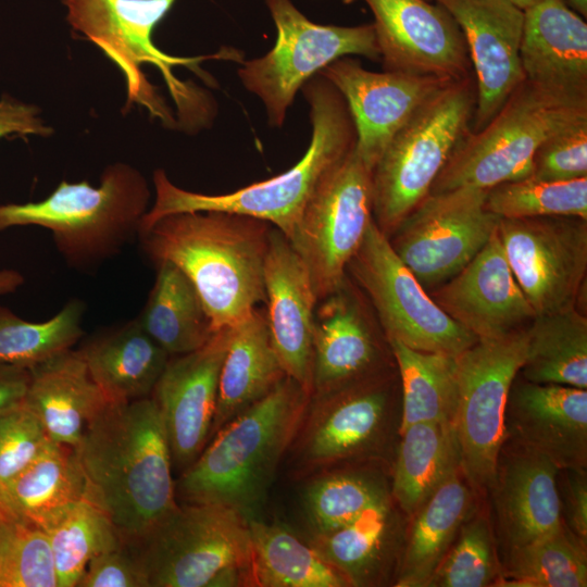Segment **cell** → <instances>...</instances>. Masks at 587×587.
Segmentation results:
<instances>
[{
    "label": "cell",
    "mask_w": 587,
    "mask_h": 587,
    "mask_svg": "<svg viewBox=\"0 0 587 587\" xmlns=\"http://www.w3.org/2000/svg\"><path fill=\"white\" fill-rule=\"evenodd\" d=\"M527 328L477 340L457 360V402L452 416L459 469L471 486L490 490L505 441L504 412L512 383L522 367Z\"/></svg>",
    "instance_id": "8fae6325"
},
{
    "label": "cell",
    "mask_w": 587,
    "mask_h": 587,
    "mask_svg": "<svg viewBox=\"0 0 587 587\" xmlns=\"http://www.w3.org/2000/svg\"><path fill=\"white\" fill-rule=\"evenodd\" d=\"M29 371L24 404L52 441L75 448L88 424L110 403L84 358L68 349Z\"/></svg>",
    "instance_id": "4316f807"
},
{
    "label": "cell",
    "mask_w": 587,
    "mask_h": 587,
    "mask_svg": "<svg viewBox=\"0 0 587 587\" xmlns=\"http://www.w3.org/2000/svg\"><path fill=\"white\" fill-rule=\"evenodd\" d=\"M29 378V369L0 362V415L23 403Z\"/></svg>",
    "instance_id": "f907efd6"
},
{
    "label": "cell",
    "mask_w": 587,
    "mask_h": 587,
    "mask_svg": "<svg viewBox=\"0 0 587 587\" xmlns=\"http://www.w3.org/2000/svg\"><path fill=\"white\" fill-rule=\"evenodd\" d=\"M24 283L23 275L15 270L0 271V296L14 292Z\"/></svg>",
    "instance_id": "816d5d0a"
},
{
    "label": "cell",
    "mask_w": 587,
    "mask_h": 587,
    "mask_svg": "<svg viewBox=\"0 0 587 587\" xmlns=\"http://www.w3.org/2000/svg\"><path fill=\"white\" fill-rule=\"evenodd\" d=\"M373 171L353 148L321 182L288 238L320 301L347 277L373 221Z\"/></svg>",
    "instance_id": "4fadbf2b"
},
{
    "label": "cell",
    "mask_w": 587,
    "mask_h": 587,
    "mask_svg": "<svg viewBox=\"0 0 587 587\" xmlns=\"http://www.w3.org/2000/svg\"><path fill=\"white\" fill-rule=\"evenodd\" d=\"M476 87L452 79L395 134L373 168V218L388 238L429 195L461 139L471 130Z\"/></svg>",
    "instance_id": "52a82bcc"
},
{
    "label": "cell",
    "mask_w": 587,
    "mask_h": 587,
    "mask_svg": "<svg viewBox=\"0 0 587 587\" xmlns=\"http://www.w3.org/2000/svg\"><path fill=\"white\" fill-rule=\"evenodd\" d=\"M392 398L389 369L311 397L288 449L294 470L311 473L374 450L388 429Z\"/></svg>",
    "instance_id": "9a60e30c"
},
{
    "label": "cell",
    "mask_w": 587,
    "mask_h": 587,
    "mask_svg": "<svg viewBox=\"0 0 587 587\" xmlns=\"http://www.w3.org/2000/svg\"><path fill=\"white\" fill-rule=\"evenodd\" d=\"M487 189L429 193L388 241L428 292L458 274L486 245L499 216L485 208Z\"/></svg>",
    "instance_id": "5bb4252c"
},
{
    "label": "cell",
    "mask_w": 587,
    "mask_h": 587,
    "mask_svg": "<svg viewBox=\"0 0 587 587\" xmlns=\"http://www.w3.org/2000/svg\"><path fill=\"white\" fill-rule=\"evenodd\" d=\"M390 498L385 480L371 471L334 472L308 485L303 503L313 534L339 528L367 508Z\"/></svg>",
    "instance_id": "60d3db41"
},
{
    "label": "cell",
    "mask_w": 587,
    "mask_h": 587,
    "mask_svg": "<svg viewBox=\"0 0 587 587\" xmlns=\"http://www.w3.org/2000/svg\"><path fill=\"white\" fill-rule=\"evenodd\" d=\"M519 375L534 383L587 389V317L578 307L534 317Z\"/></svg>",
    "instance_id": "e575fe53"
},
{
    "label": "cell",
    "mask_w": 587,
    "mask_h": 587,
    "mask_svg": "<svg viewBox=\"0 0 587 587\" xmlns=\"http://www.w3.org/2000/svg\"><path fill=\"white\" fill-rule=\"evenodd\" d=\"M51 439L23 403L0 415V487L25 469Z\"/></svg>",
    "instance_id": "f6af8a7d"
},
{
    "label": "cell",
    "mask_w": 587,
    "mask_h": 587,
    "mask_svg": "<svg viewBox=\"0 0 587 587\" xmlns=\"http://www.w3.org/2000/svg\"><path fill=\"white\" fill-rule=\"evenodd\" d=\"M58 587H76L88 563L124 540L105 511L87 496L47 530Z\"/></svg>",
    "instance_id": "f35d334b"
},
{
    "label": "cell",
    "mask_w": 587,
    "mask_h": 587,
    "mask_svg": "<svg viewBox=\"0 0 587 587\" xmlns=\"http://www.w3.org/2000/svg\"><path fill=\"white\" fill-rule=\"evenodd\" d=\"M319 302L313 322L312 397L388 369L385 335L367 299L348 275Z\"/></svg>",
    "instance_id": "ffe728a7"
},
{
    "label": "cell",
    "mask_w": 587,
    "mask_h": 587,
    "mask_svg": "<svg viewBox=\"0 0 587 587\" xmlns=\"http://www.w3.org/2000/svg\"><path fill=\"white\" fill-rule=\"evenodd\" d=\"M509 1L524 11L533 7L534 4L540 2L541 0H509Z\"/></svg>",
    "instance_id": "db71d44e"
},
{
    "label": "cell",
    "mask_w": 587,
    "mask_h": 587,
    "mask_svg": "<svg viewBox=\"0 0 587 587\" xmlns=\"http://www.w3.org/2000/svg\"><path fill=\"white\" fill-rule=\"evenodd\" d=\"M485 208L501 218H587V177L542 180L528 176L505 182L487 189Z\"/></svg>",
    "instance_id": "b9f144b4"
},
{
    "label": "cell",
    "mask_w": 587,
    "mask_h": 587,
    "mask_svg": "<svg viewBox=\"0 0 587 587\" xmlns=\"http://www.w3.org/2000/svg\"><path fill=\"white\" fill-rule=\"evenodd\" d=\"M391 504L388 498L339 528L312 535L309 545L349 586L375 585L385 575L400 534Z\"/></svg>",
    "instance_id": "4dcf8cb0"
},
{
    "label": "cell",
    "mask_w": 587,
    "mask_h": 587,
    "mask_svg": "<svg viewBox=\"0 0 587 587\" xmlns=\"http://www.w3.org/2000/svg\"><path fill=\"white\" fill-rule=\"evenodd\" d=\"M76 587H149L136 545L124 539L117 547L96 555Z\"/></svg>",
    "instance_id": "7dc6e473"
},
{
    "label": "cell",
    "mask_w": 587,
    "mask_h": 587,
    "mask_svg": "<svg viewBox=\"0 0 587 587\" xmlns=\"http://www.w3.org/2000/svg\"><path fill=\"white\" fill-rule=\"evenodd\" d=\"M390 496L413 516L435 490L459 469V450L451 422L414 423L399 433Z\"/></svg>",
    "instance_id": "d6a6232c"
},
{
    "label": "cell",
    "mask_w": 587,
    "mask_h": 587,
    "mask_svg": "<svg viewBox=\"0 0 587 587\" xmlns=\"http://www.w3.org/2000/svg\"><path fill=\"white\" fill-rule=\"evenodd\" d=\"M501 576L496 541L488 519L472 513L426 587L496 586Z\"/></svg>",
    "instance_id": "7bdbcfd3"
},
{
    "label": "cell",
    "mask_w": 587,
    "mask_h": 587,
    "mask_svg": "<svg viewBox=\"0 0 587 587\" xmlns=\"http://www.w3.org/2000/svg\"><path fill=\"white\" fill-rule=\"evenodd\" d=\"M342 95L357 133L355 151L374 168L395 134L437 90L453 78L403 72H373L351 57L319 72Z\"/></svg>",
    "instance_id": "ac0fdd59"
},
{
    "label": "cell",
    "mask_w": 587,
    "mask_h": 587,
    "mask_svg": "<svg viewBox=\"0 0 587 587\" xmlns=\"http://www.w3.org/2000/svg\"><path fill=\"white\" fill-rule=\"evenodd\" d=\"M347 273L370 302L387 341L452 357L477 341L434 302L394 252L374 218Z\"/></svg>",
    "instance_id": "7c38bea8"
},
{
    "label": "cell",
    "mask_w": 587,
    "mask_h": 587,
    "mask_svg": "<svg viewBox=\"0 0 587 587\" xmlns=\"http://www.w3.org/2000/svg\"><path fill=\"white\" fill-rule=\"evenodd\" d=\"M520 58L526 79L587 93V23L564 0L524 10Z\"/></svg>",
    "instance_id": "484cf974"
},
{
    "label": "cell",
    "mask_w": 587,
    "mask_h": 587,
    "mask_svg": "<svg viewBox=\"0 0 587 587\" xmlns=\"http://www.w3.org/2000/svg\"><path fill=\"white\" fill-rule=\"evenodd\" d=\"M529 176L542 180L587 177V121L547 138L534 154Z\"/></svg>",
    "instance_id": "bcb514c9"
},
{
    "label": "cell",
    "mask_w": 587,
    "mask_h": 587,
    "mask_svg": "<svg viewBox=\"0 0 587 587\" xmlns=\"http://www.w3.org/2000/svg\"><path fill=\"white\" fill-rule=\"evenodd\" d=\"M176 0H63L66 20L73 29L92 41L122 71L127 88V108L138 103L164 123H174L172 114L146 79L141 65L157 66L177 105L185 125L200 126L209 120V101L197 87L180 82L174 66H187L200 73L203 58H177L161 51L152 34ZM200 75V74H199ZM201 76V75H200Z\"/></svg>",
    "instance_id": "ba28073f"
},
{
    "label": "cell",
    "mask_w": 587,
    "mask_h": 587,
    "mask_svg": "<svg viewBox=\"0 0 587 587\" xmlns=\"http://www.w3.org/2000/svg\"><path fill=\"white\" fill-rule=\"evenodd\" d=\"M0 587H58L47 532L12 513L0 521Z\"/></svg>",
    "instance_id": "ee69618b"
},
{
    "label": "cell",
    "mask_w": 587,
    "mask_h": 587,
    "mask_svg": "<svg viewBox=\"0 0 587 587\" xmlns=\"http://www.w3.org/2000/svg\"><path fill=\"white\" fill-rule=\"evenodd\" d=\"M74 449L86 496L105 511L123 539L139 540L177 508L168 440L151 396L110 402Z\"/></svg>",
    "instance_id": "6da1fadb"
},
{
    "label": "cell",
    "mask_w": 587,
    "mask_h": 587,
    "mask_svg": "<svg viewBox=\"0 0 587 587\" xmlns=\"http://www.w3.org/2000/svg\"><path fill=\"white\" fill-rule=\"evenodd\" d=\"M264 290L271 341L280 365L312 397L313 322L319 300L301 258L274 226L264 261Z\"/></svg>",
    "instance_id": "cb8c5ba5"
},
{
    "label": "cell",
    "mask_w": 587,
    "mask_h": 587,
    "mask_svg": "<svg viewBox=\"0 0 587 587\" xmlns=\"http://www.w3.org/2000/svg\"><path fill=\"white\" fill-rule=\"evenodd\" d=\"M75 449L50 440L18 474L0 487L9 511L45 530L86 496Z\"/></svg>",
    "instance_id": "f546056e"
},
{
    "label": "cell",
    "mask_w": 587,
    "mask_h": 587,
    "mask_svg": "<svg viewBox=\"0 0 587 587\" xmlns=\"http://www.w3.org/2000/svg\"><path fill=\"white\" fill-rule=\"evenodd\" d=\"M460 26L475 72L473 129L484 127L525 79L520 48L524 11L509 0H432Z\"/></svg>",
    "instance_id": "7402d4cb"
},
{
    "label": "cell",
    "mask_w": 587,
    "mask_h": 587,
    "mask_svg": "<svg viewBox=\"0 0 587 587\" xmlns=\"http://www.w3.org/2000/svg\"><path fill=\"white\" fill-rule=\"evenodd\" d=\"M511 271L536 315L578 307L587 273V218H499Z\"/></svg>",
    "instance_id": "2e32d148"
},
{
    "label": "cell",
    "mask_w": 587,
    "mask_h": 587,
    "mask_svg": "<svg viewBox=\"0 0 587 587\" xmlns=\"http://www.w3.org/2000/svg\"><path fill=\"white\" fill-rule=\"evenodd\" d=\"M310 108L311 140L289 170L229 193L204 195L175 186L163 170L153 173L155 201L139 234L160 218L183 212L221 211L271 224L289 238L323 178L355 147L357 133L346 100L320 73L302 86Z\"/></svg>",
    "instance_id": "3957f363"
},
{
    "label": "cell",
    "mask_w": 587,
    "mask_h": 587,
    "mask_svg": "<svg viewBox=\"0 0 587 587\" xmlns=\"http://www.w3.org/2000/svg\"><path fill=\"white\" fill-rule=\"evenodd\" d=\"M571 7L582 16H587V0H567Z\"/></svg>",
    "instance_id": "f5cc1de1"
},
{
    "label": "cell",
    "mask_w": 587,
    "mask_h": 587,
    "mask_svg": "<svg viewBox=\"0 0 587 587\" xmlns=\"http://www.w3.org/2000/svg\"><path fill=\"white\" fill-rule=\"evenodd\" d=\"M474 512V496L451 474L412 516L395 586L426 587L461 525Z\"/></svg>",
    "instance_id": "1f68e13d"
},
{
    "label": "cell",
    "mask_w": 587,
    "mask_h": 587,
    "mask_svg": "<svg viewBox=\"0 0 587 587\" xmlns=\"http://www.w3.org/2000/svg\"><path fill=\"white\" fill-rule=\"evenodd\" d=\"M583 121H587V93L525 78L484 127L461 139L429 193L460 187L489 189L528 177L539 146Z\"/></svg>",
    "instance_id": "8992f818"
},
{
    "label": "cell",
    "mask_w": 587,
    "mask_h": 587,
    "mask_svg": "<svg viewBox=\"0 0 587 587\" xmlns=\"http://www.w3.org/2000/svg\"><path fill=\"white\" fill-rule=\"evenodd\" d=\"M155 265L154 286L137 319L141 328L170 355L201 348L213 332L198 291L173 263L162 261Z\"/></svg>",
    "instance_id": "836d02e7"
},
{
    "label": "cell",
    "mask_w": 587,
    "mask_h": 587,
    "mask_svg": "<svg viewBox=\"0 0 587 587\" xmlns=\"http://www.w3.org/2000/svg\"><path fill=\"white\" fill-rule=\"evenodd\" d=\"M401 383L399 433L414 423L451 422L457 402L455 357L413 350L388 340Z\"/></svg>",
    "instance_id": "8d00e7d4"
},
{
    "label": "cell",
    "mask_w": 587,
    "mask_h": 587,
    "mask_svg": "<svg viewBox=\"0 0 587 587\" xmlns=\"http://www.w3.org/2000/svg\"><path fill=\"white\" fill-rule=\"evenodd\" d=\"M251 587H345L347 579L287 527L249 519Z\"/></svg>",
    "instance_id": "d590c367"
},
{
    "label": "cell",
    "mask_w": 587,
    "mask_h": 587,
    "mask_svg": "<svg viewBox=\"0 0 587 587\" xmlns=\"http://www.w3.org/2000/svg\"><path fill=\"white\" fill-rule=\"evenodd\" d=\"M40 109L9 95L0 97V138L18 135L48 137L53 133L39 116Z\"/></svg>",
    "instance_id": "681fc988"
},
{
    "label": "cell",
    "mask_w": 587,
    "mask_h": 587,
    "mask_svg": "<svg viewBox=\"0 0 587 587\" xmlns=\"http://www.w3.org/2000/svg\"><path fill=\"white\" fill-rule=\"evenodd\" d=\"M89 373L112 403L149 397L170 354L134 320L80 349Z\"/></svg>",
    "instance_id": "f1b7e54d"
},
{
    "label": "cell",
    "mask_w": 587,
    "mask_h": 587,
    "mask_svg": "<svg viewBox=\"0 0 587 587\" xmlns=\"http://www.w3.org/2000/svg\"><path fill=\"white\" fill-rule=\"evenodd\" d=\"M271 228L246 215L193 211L164 216L139 236L152 262L168 261L190 279L214 333L238 324L265 302Z\"/></svg>",
    "instance_id": "7a4b0ae2"
},
{
    "label": "cell",
    "mask_w": 587,
    "mask_h": 587,
    "mask_svg": "<svg viewBox=\"0 0 587 587\" xmlns=\"http://www.w3.org/2000/svg\"><path fill=\"white\" fill-rule=\"evenodd\" d=\"M512 444L514 449L505 453L500 450L490 489L505 552L530 544L562 524L559 467L545 455Z\"/></svg>",
    "instance_id": "d4e9b609"
},
{
    "label": "cell",
    "mask_w": 587,
    "mask_h": 587,
    "mask_svg": "<svg viewBox=\"0 0 587 587\" xmlns=\"http://www.w3.org/2000/svg\"><path fill=\"white\" fill-rule=\"evenodd\" d=\"M276 28L273 48L242 63L245 88L264 104L271 126L282 127L302 86L333 61L351 55L379 60L373 23L322 25L309 20L291 0H264Z\"/></svg>",
    "instance_id": "30bf717a"
},
{
    "label": "cell",
    "mask_w": 587,
    "mask_h": 587,
    "mask_svg": "<svg viewBox=\"0 0 587 587\" xmlns=\"http://www.w3.org/2000/svg\"><path fill=\"white\" fill-rule=\"evenodd\" d=\"M271 341L265 311L253 309L232 326L221 367L212 436L286 377Z\"/></svg>",
    "instance_id": "83f0119b"
},
{
    "label": "cell",
    "mask_w": 587,
    "mask_h": 587,
    "mask_svg": "<svg viewBox=\"0 0 587 587\" xmlns=\"http://www.w3.org/2000/svg\"><path fill=\"white\" fill-rule=\"evenodd\" d=\"M311 395L286 376L265 397L221 427L175 483L185 503H216L245 517L264 503Z\"/></svg>",
    "instance_id": "277c9868"
},
{
    "label": "cell",
    "mask_w": 587,
    "mask_h": 587,
    "mask_svg": "<svg viewBox=\"0 0 587 587\" xmlns=\"http://www.w3.org/2000/svg\"><path fill=\"white\" fill-rule=\"evenodd\" d=\"M11 512L9 509L4 505L3 501L0 499V521L4 519L7 515H9Z\"/></svg>",
    "instance_id": "11a10c76"
},
{
    "label": "cell",
    "mask_w": 587,
    "mask_h": 587,
    "mask_svg": "<svg viewBox=\"0 0 587 587\" xmlns=\"http://www.w3.org/2000/svg\"><path fill=\"white\" fill-rule=\"evenodd\" d=\"M496 586L585 587L586 544L562 522L548 535L505 552Z\"/></svg>",
    "instance_id": "74e56055"
},
{
    "label": "cell",
    "mask_w": 587,
    "mask_h": 587,
    "mask_svg": "<svg viewBox=\"0 0 587 587\" xmlns=\"http://www.w3.org/2000/svg\"><path fill=\"white\" fill-rule=\"evenodd\" d=\"M505 439L545 455L559 469L586 470L587 390L534 383L519 374L504 412Z\"/></svg>",
    "instance_id": "603a6c76"
},
{
    "label": "cell",
    "mask_w": 587,
    "mask_h": 587,
    "mask_svg": "<svg viewBox=\"0 0 587 587\" xmlns=\"http://www.w3.org/2000/svg\"><path fill=\"white\" fill-rule=\"evenodd\" d=\"M230 333L232 327L216 330L201 348L170 358L152 390L177 472L189 467L210 440Z\"/></svg>",
    "instance_id": "d6986e66"
},
{
    "label": "cell",
    "mask_w": 587,
    "mask_h": 587,
    "mask_svg": "<svg viewBox=\"0 0 587 587\" xmlns=\"http://www.w3.org/2000/svg\"><path fill=\"white\" fill-rule=\"evenodd\" d=\"M374 16L385 71L447 78L470 74L462 30L440 4L428 0H362Z\"/></svg>",
    "instance_id": "e0dca14e"
},
{
    "label": "cell",
    "mask_w": 587,
    "mask_h": 587,
    "mask_svg": "<svg viewBox=\"0 0 587 587\" xmlns=\"http://www.w3.org/2000/svg\"><path fill=\"white\" fill-rule=\"evenodd\" d=\"M136 545L149 587H220L226 574L251 575L248 519L216 503L177 505Z\"/></svg>",
    "instance_id": "9c48e42d"
},
{
    "label": "cell",
    "mask_w": 587,
    "mask_h": 587,
    "mask_svg": "<svg viewBox=\"0 0 587 587\" xmlns=\"http://www.w3.org/2000/svg\"><path fill=\"white\" fill-rule=\"evenodd\" d=\"M84 304L72 300L46 322L25 321L0 305V362L30 369L71 349L83 336Z\"/></svg>",
    "instance_id": "ab89813d"
},
{
    "label": "cell",
    "mask_w": 587,
    "mask_h": 587,
    "mask_svg": "<svg viewBox=\"0 0 587 587\" xmlns=\"http://www.w3.org/2000/svg\"><path fill=\"white\" fill-rule=\"evenodd\" d=\"M558 483L561 519L587 545V474L586 470L559 469Z\"/></svg>",
    "instance_id": "c3c4849f"
},
{
    "label": "cell",
    "mask_w": 587,
    "mask_h": 587,
    "mask_svg": "<svg viewBox=\"0 0 587 587\" xmlns=\"http://www.w3.org/2000/svg\"><path fill=\"white\" fill-rule=\"evenodd\" d=\"M428 294L477 340L527 328L536 316L511 271L497 228L458 274Z\"/></svg>",
    "instance_id": "44dd1931"
},
{
    "label": "cell",
    "mask_w": 587,
    "mask_h": 587,
    "mask_svg": "<svg viewBox=\"0 0 587 587\" xmlns=\"http://www.w3.org/2000/svg\"><path fill=\"white\" fill-rule=\"evenodd\" d=\"M149 198L140 172L115 163L104 170L99 187L63 180L39 202L0 204V232L26 225L47 228L66 262L85 270L117 254L139 235Z\"/></svg>",
    "instance_id": "5b68a950"
}]
</instances>
